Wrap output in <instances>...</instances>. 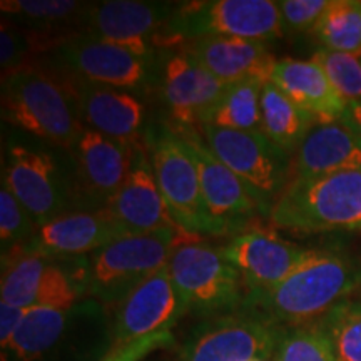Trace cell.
Masks as SVG:
<instances>
[{"mask_svg":"<svg viewBox=\"0 0 361 361\" xmlns=\"http://www.w3.org/2000/svg\"><path fill=\"white\" fill-rule=\"evenodd\" d=\"M39 54L37 42L32 30L24 29L16 20L2 19L0 27V66L2 79L12 75L13 72L34 64L32 57Z\"/></svg>","mask_w":361,"mask_h":361,"instance_id":"obj_33","label":"cell"},{"mask_svg":"<svg viewBox=\"0 0 361 361\" xmlns=\"http://www.w3.org/2000/svg\"><path fill=\"white\" fill-rule=\"evenodd\" d=\"M2 12L13 17L17 24H24L30 30L66 42L74 37L66 32L67 25L82 24L89 4L75 0H4Z\"/></svg>","mask_w":361,"mask_h":361,"instance_id":"obj_26","label":"cell"},{"mask_svg":"<svg viewBox=\"0 0 361 361\" xmlns=\"http://www.w3.org/2000/svg\"><path fill=\"white\" fill-rule=\"evenodd\" d=\"M281 331L245 308L211 316L189 333L178 361H266L274 355Z\"/></svg>","mask_w":361,"mask_h":361,"instance_id":"obj_11","label":"cell"},{"mask_svg":"<svg viewBox=\"0 0 361 361\" xmlns=\"http://www.w3.org/2000/svg\"><path fill=\"white\" fill-rule=\"evenodd\" d=\"M128 234L106 209L74 211L39 226L34 238L16 251L54 259L80 258Z\"/></svg>","mask_w":361,"mask_h":361,"instance_id":"obj_18","label":"cell"},{"mask_svg":"<svg viewBox=\"0 0 361 361\" xmlns=\"http://www.w3.org/2000/svg\"><path fill=\"white\" fill-rule=\"evenodd\" d=\"M192 241H200V236L174 229L116 239L89 256L87 295L104 306H116L134 288L168 266L176 247Z\"/></svg>","mask_w":361,"mask_h":361,"instance_id":"obj_5","label":"cell"},{"mask_svg":"<svg viewBox=\"0 0 361 361\" xmlns=\"http://www.w3.org/2000/svg\"><path fill=\"white\" fill-rule=\"evenodd\" d=\"M135 147L84 128L78 144L69 152L75 211L106 209L128 179Z\"/></svg>","mask_w":361,"mask_h":361,"instance_id":"obj_13","label":"cell"},{"mask_svg":"<svg viewBox=\"0 0 361 361\" xmlns=\"http://www.w3.org/2000/svg\"><path fill=\"white\" fill-rule=\"evenodd\" d=\"M284 32L279 4L273 0H213L176 7L159 47L201 37H233L268 42Z\"/></svg>","mask_w":361,"mask_h":361,"instance_id":"obj_6","label":"cell"},{"mask_svg":"<svg viewBox=\"0 0 361 361\" xmlns=\"http://www.w3.org/2000/svg\"><path fill=\"white\" fill-rule=\"evenodd\" d=\"M361 286V264L340 251L313 255L276 286L245 295L241 308L286 329L322 322Z\"/></svg>","mask_w":361,"mask_h":361,"instance_id":"obj_1","label":"cell"},{"mask_svg":"<svg viewBox=\"0 0 361 361\" xmlns=\"http://www.w3.org/2000/svg\"><path fill=\"white\" fill-rule=\"evenodd\" d=\"M180 137L186 141L196 162L207 211L218 223L229 231L239 219L250 218L255 213L264 214L255 192L209 151L204 139L192 130H188Z\"/></svg>","mask_w":361,"mask_h":361,"instance_id":"obj_20","label":"cell"},{"mask_svg":"<svg viewBox=\"0 0 361 361\" xmlns=\"http://www.w3.org/2000/svg\"><path fill=\"white\" fill-rule=\"evenodd\" d=\"M174 345V336L171 331L156 333V335L139 338V340L116 346L101 361H141L152 351L169 348Z\"/></svg>","mask_w":361,"mask_h":361,"instance_id":"obj_35","label":"cell"},{"mask_svg":"<svg viewBox=\"0 0 361 361\" xmlns=\"http://www.w3.org/2000/svg\"><path fill=\"white\" fill-rule=\"evenodd\" d=\"M106 211L128 236L156 233L161 229L188 233L171 216L157 186L149 151L141 144L134 149L128 179L107 204Z\"/></svg>","mask_w":361,"mask_h":361,"instance_id":"obj_17","label":"cell"},{"mask_svg":"<svg viewBox=\"0 0 361 361\" xmlns=\"http://www.w3.org/2000/svg\"><path fill=\"white\" fill-rule=\"evenodd\" d=\"M263 84L261 80L247 79L226 85L223 96L209 112L204 124L223 129L259 130L261 133Z\"/></svg>","mask_w":361,"mask_h":361,"instance_id":"obj_27","label":"cell"},{"mask_svg":"<svg viewBox=\"0 0 361 361\" xmlns=\"http://www.w3.org/2000/svg\"><path fill=\"white\" fill-rule=\"evenodd\" d=\"M168 266L186 314L206 319L241 308L243 278L221 250L200 241L184 243L176 247Z\"/></svg>","mask_w":361,"mask_h":361,"instance_id":"obj_8","label":"cell"},{"mask_svg":"<svg viewBox=\"0 0 361 361\" xmlns=\"http://www.w3.org/2000/svg\"><path fill=\"white\" fill-rule=\"evenodd\" d=\"M184 51L226 85L247 79L269 82L278 64L268 45L256 40L211 35L192 40Z\"/></svg>","mask_w":361,"mask_h":361,"instance_id":"obj_22","label":"cell"},{"mask_svg":"<svg viewBox=\"0 0 361 361\" xmlns=\"http://www.w3.org/2000/svg\"><path fill=\"white\" fill-rule=\"evenodd\" d=\"M311 34L326 51L361 57V2L331 0Z\"/></svg>","mask_w":361,"mask_h":361,"instance_id":"obj_28","label":"cell"},{"mask_svg":"<svg viewBox=\"0 0 361 361\" xmlns=\"http://www.w3.org/2000/svg\"><path fill=\"white\" fill-rule=\"evenodd\" d=\"M269 221L291 233H361V169L291 179L271 207Z\"/></svg>","mask_w":361,"mask_h":361,"instance_id":"obj_4","label":"cell"},{"mask_svg":"<svg viewBox=\"0 0 361 361\" xmlns=\"http://www.w3.org/2000/svg\"><path fill=\"white\" fill-rule=\"evenodd\" d=\"M318 323L331 343L336 361H361V301H343Z\"/></svg>","mask_w":361,"mask_h":361,"instance_id":"obj_29","label":"cell"},{"mask_svg":"<svg viewBox=\"0 0 361 361\" xmlns=\"http://www.w3.org/2000/svg\"><path fill=\"white\" fill-rule=\"evenodd\" d=\"M271 82L313 117L316 126L336 123L348 107L314 61L281 59L274 67Z\"/></svg>","mask_w":361,"mask_h":361,"instance_id":"obj_23","label":"cell"},{"mask_svg":"<svg viewBox=\"0 0 361 361\" xmlns=\"http://www.w3.org/2000/svg\"><path fill=\"white\" fill-rule=\"evenodd\" d=\"M341 121L361 139V102L348 104Z\"/></svg>","mask_w":361,"mask_h":361,"instance_id":"obj_37","label":"cell"},{"mask_svg":"<svg viewBox=\"0 0 361 361\" xmlns=\"http://www.w3.org/2000/svg\"><path fill=\"white\" fill-rule=\"evenodd\" d=\"M146 142L157 186L176 223L196 236L228 231L207 211L200 173L186 141L171 129L156 128L149 130Z\"/></svg>","mask_w":361,"mask_h":361,"instance_id":"obj_7","label":"cell"},{"mask_svg":"<svg viewBox=\"0 0 361 361\" xmlns=\"http://www.w3.org/2000/svg\"><path fill=\"white\" fill-rule=\"evenodd\" d=\"M2 184L32 216L37 228L75 211L72 169L47 149L11 144Z\"/></svg>","mask_w":361,"mask_h":361,"instance_id":"obj_9","label":"cell"},{"mask_svg":"<svg viewBox=\"0 0 361 361\" xmlns=\"http://www.w3.org/2000/svg\"><path fill=\"white\" fill-rule=\"evenodd\" d=\"M346 104L361 102V59L353 54L319 49L313 59Z\"/></svg>","mask_w":361,"mask_h":361,"instance_id":"obj_31","label":"cell"},{"mask_svg":"<svg viewBox=\"0 0 361 361\" xmlns=\"http://www.w3.org/2000/svg\"><path fill=\"white\" fill-rule=\"evenodd\" d=\"M209 151L238 176L258 197L264 214L288 184V154L274 146L259 130L223 129L211 124L200 126Z\"/></svg>","mask_w":361,"mask_h":361,"instance_id":"obj_10","label":"cell"},{"mask_svg":"<svg viewBox=\"0 0 361 361\" xmlns=\"http://www.w3.org/2000/svg\"><path fill=\"white\" fill-rule=\"evenodd\" d=\"M2 116L20 130L67 152L84 130L72 80L37 64L2 79Z\"/></svg>","mask_w":361,"mask_h":361,"instance_id":"obj_3","label":"cell"},{"mask_svg":"<svg viewBox=\"0 0 361 361\" xmlns=\"http://www.w3.org/2000/svg\"><path fill=\"white\" fill-rule=\"evenodd\" d=\"M27 310L0 301V346L2 350L11 343L13 335L24 322Z\"/></svg>","mask_w":361,"mask_h":361,"instance_id":"obj_36","label":"cell"},{"mask_svg":"<svg viewBox=\"0 0 361 361\" xmlns=\"http://www.w3.org/2000/svg\"><path fill=\"white\" fill-rule=\"evenodd\" d=\"M252 361H264V360H252Z\"/></svg>","mask_w":361,"mask_h":361,"instance_id":"obj_38","label":"cell"},{"mask_svg":"<svg viewBox=\"0 0 361 361\" xmlns=\"http://www.w3.org/2000/svg\"><path fill=\"white\" fill-rule=\"evenodd\" d=\"M360 59H361V57H360Z\"/></svg>","mask_w":361,"mask_h":361,"instance_id":"obj_39","label":"cell"},{"mask_svg":"<svg viewBox=\"0 0 361 361\" xmlns=\"http://www.w3.org/2000/svg\"><path fill=\"white\" fill-rule=\"evenodd\" d=\"M75 80V101L82 126L124 146H139L144 106L128 90ZM72 80V84H74Z\"/></svg>","mask_w":361,"mask_h":361,"instance_id":"obj_21","label":"cell"},{"mask_svg":"<svg viewBox=\"0 0 361 361\" xmlns=\"http://www.w3.org/2000/svg\"><path fill=\"white\" fill-rule=\"evenodd\" d=\"M184 314L186 308L171 278L169 266H164L116 305L111 319L112 348L156 333L171 331Z\"/></svg>","mask_w":361,"mask_h":361,"instance_id":"obj_15","label":"cell"},{"mask_svg":"<svg viewBox=\"0 0 361 361\" xmlns=\"http://www.w3.org/2000/svg\"><path fill=\"white\" fill-rule=\"evenodd\" d=\"M273 356L274 361H336L319 323L283 329Z\"/></svg>","mask_w":361,"mask_h":361,"instance_id":"obj_30","label":"cell"},{"mask_svg":"<svg viewBox=\"0 0 361 361\" xmlns=\"http://www.w3.org/2000/svg\"><path fill=\"white\" fill-rule=\"evenodd\" d=\"M174 12L173 4L166 2L107 0L89 4L82 25L90 37L119 45L152 61L154 47H159Z\"/></svg>","mask_w":361,"mask_h":361,"instance_id":"obj_12","label":"cell"},{"mask_svg":"<svg viewBox=\"0 0 361 361\" xmlns=\"http://www.w3.org/2000/svg\"><path fill=\"white\" fill-rule=\"evenodd\" d=\"M361 169V139L343 121L318 124L296 149L293 179Z\"/></svg>","mask_w":361,"mask_h":361,"instance_id":"obj_24","label":"cell"},{"mask_svg":"<svg viewBox=\"0 0 361 361\" xmlns=\"http://www.w3.org/2000/svg\"><path fill=\"white\" fill-rule=\"evenodd\" d=\"M221 251L239 271L245 290L250 293L276 286L300 268L314 250H303L274 231L251 229L234 236Z\"/></svg>","mask_w":361,"mask_h":361,"instance_id":"obj_16","label":"cell"},{"mask_svg":"<svg viewBox=\"0 0 361 361\" xmlns=\"http://www.w3.org/2000/svg\"><path fill=\"white\" fill-rule=\"evenodd\" d=\"M37 231V224L17 197L2 184L0 191V241L2 255L20 250Z\"/></svg>","mask_w":361,"mask_h":361,"instance_id":"obj_32","label":"cell"},{"mask_svg":"<svg viewBox=\"0 0 361 361\" xmlns=\"http://www.w3.org/2000/svg\"><path fill=\"white\" fill-rule=\"evenodd\" d=\"M278 4L284 30L295 34H311L331 0H283Z\"/></svg>","mask_w":361,"mask_h":361,"instance_id":"obj_34","label":"cell"},{"mask_svg":"<svg viewBox=\"0 0 361 361\" xmlns=\"http://www.w3.org/2000/svg\"><path fill=\"white\" fill-rule=\"evenodd\" d=\"M151 62L87 34L74 35L54 49V64L74 75V79L121 90L146 85Z\"/></svg>","mask_w":361,"mask_h":361,"instance_id":"obj_14","label":"cell"},{"mask_svg":"<svg viewBox=\"0 0 361 361\" xmlns=\"http://www.w3.org/2000/svg\"><path fill=\"white\" fill-rule=\"evenodd\" d=\"M316 126L310 114L298 107L273 82L263 84L261 92V133L274 146L290 154Z\"/></svg>","mask_w":361,"mask_h":361,"instance_id":"obj_25","label":"cell"},{"mask_svg":"<svg viewBox=\"0 0 361 361\" xmlns=\"http://www.w3.org/2000/svg\"><path fill=\"white\" fill-rule=\"evenodd\" d=\"M224 89L226 84L197 64L184 49L166 57L161 78L162 99L179 128L204 124Z\"/></svg>","mask_w":361,"mask_h":361,"instance_id":"obj_19","label":"cell"},{"mask_svg":"<svg viewBox=\"0 0 361 361\" xmlns=\"http://www.w3.org/2000/svg\"><path fill=\"white\" fill-rule=\"evenodd\" d=\"M112 346L104 305L82 300L71 308L27 310L2 361H101Z\"/></svg>","mask_w":361,"mask_h":361,"instance_id":"obj_2","label":"cell"}]
</instances>
